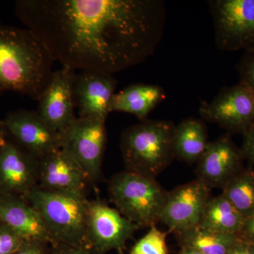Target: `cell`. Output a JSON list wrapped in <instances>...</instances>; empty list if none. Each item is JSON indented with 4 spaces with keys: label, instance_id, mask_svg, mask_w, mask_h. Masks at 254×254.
Returning <instances> with one entry per match:
<instances>
[{
    "label": "cell",
    "instance_id": "cell-9",
    "mask_svg": "<svg viewBox=\"0 0 254 254\" xmlns=\"http://www.w3.org/2000/svg\"><path fill=\"white\" fill-rule=\"evenodd\" d=\"M138 228L118 209L112 208L103 200H88L87 244L102 253L112 250L121 252Z\"/></svg>",
    "mask_w": 254,
    "mask_h": 254
},
{
    "label": "cell",
    "instance_id": "cell-20",
    "mask_svg": "<svg viewBox=\"0 0 254 254\" xmlns=\"http://www.w3.org/2000/svg\"><path fill=\"white\" fill-rule=\"evenodd\" d=\"M245 217L223 194L210 197L198 226L210 231L238 235Z\"/></svg>",
    "mask_w": 254,
    "mask_h": 254
},
{
    "label": "cell",
    "instance_id": "cell-26",
    "mask_svg": "<svg viewBox=\"0 0 254 254\" xmlns=\"http://www.w3.org/2000/svg\"><path fill=\"white\" fill-rule=\"evenodd\" d=\"M48 254H104L89 245H70L53 244L50 245Z\"/></svg>",
    "mask_w": 254,
    "mask_h": 254
},
{
    "label": "cell",
    "instance_id": "cell-30",
    "mask_svg": "<svg viewBox=\"0 0 254 254\" xmlns=\"http://www.w3.org/2000/svg\"><path fill=\"white\" fill-rule=\"evenodd\" d=\"M227 254H254V245L239 239Z\"/></svg>",
    "mask_w": 254,
    "mask_h": 254
},
{
    "label": "cell",
    "instance_id": "cell-13",
    "mask_svg": "<svg viewBox=\"0 0 254 254\" xmlns=\"http://www.w3.org/2000/svg\"><path fill=\"white\" fill-rule=\"evenodd\" d=\"M76 71L62 66L54 71L49 84L38 99L37 112L50 128L63 131L76 120L73 86Z\"/></svg>",
    "mask_w": 254,
    "mask_h": 254
},
{
    "label": "cell",
    "instance_id": "cell-17",
    "mask_svg": "<svg viewBox=\"0 0 254 254\" xmlns=\"http://www.w3.org/2000/svg\"><path fill=\"white\" fill-rule=\"evenodd\" d=\"M0 222L11 227L24 240H39L51 244L41 215L26 198L0 195Z\"/></svg>",
    "mask_w": 254,
    "mask_h": 254
},
{
    "label": "cell",
    "instance_id": "cell-29",
    "mask_svg": "<svg viewBox=\"0 0 254 254\" xmlns=\"http://www.w3.org/2000/svg\"><path fill=\"white\" fill-rule=\"evenodd\" d=\"M239 239L254 245V213L246 217L238 235Z\"/></svg>",
    "mask_w": 254,
    "mask_h": 254
},
{
    "label": "cell",
    "instance_id": "cell-1",
    "mask_svg": "<svg viewBox=\"0 0 254 254\" xmlns=\"http://www.w3.org/2000/svg\"><path fill=\"white\" fill-rule=\"evenodd\" d=\"M15 14L62 66L113 75L154 54L166 21L162 0H17Z\"/></svg>",
    "mask_w": 254,
    "mask_h": 254
},
{
    "label": "cell",
    "instance_id": "cell-21",
    "mask_svg": "<svg viewBox=\"0 0 254 254\" xmlns=\"http://www.w3.org/2000/svg\"><path fill=\"white\" fill-rule=\"evenodd\" d=\"M177 235L182 247L193 249L201 254H227L238 240L237 235L210 231L198 225Z\"/></svg>",
    "mask_w": 254,
    "mask_h": 254
},
{
    "label": "cell",
    "instance_id": "cell-12",
    "mask_svg": "<svg viewBox=\"0 0 254 254\" xmlns=\"http://www.w3.org/2000/svg\"><path fill=\"white\" fill-rule=\"evenodd\" d=\"M39 163L6 136L0 144V195L25 198L38 187Z\"/></svg>",
    "mask_w": 254,
    "mask_h": 254
},
{
    "label": "cell",
    "instance_id": "cell-14",
    "mask_svg": "<svg viewBox=\"0 0 254 254\" xmlns=\"http://www.w3.org/2000/svg\"><path fill=\"white\" fill-rule=\"evenodd\" d=\"M118 82L110 73L82 71L76 73L73 94L78 118L105 123Z\"/></svg>",
    "mask_w": 254,
    "mask_h": 254
},
{
    "label": "cell",
    "instance_id": "cell-31",
    "mask_svg": "<svg viewBox=\"0 0 254 254\" xmlns=\"http://www.w3.org/2000/svg\"><path fill=\"white\" fill-rule=\"evenodd\" d=\"M6 137V131H5L4 123L2 120H0V144L4 141Z\"/></svg>",
    "mask_w": 254,
    "mask_h": 254
},
{
    "label": "cell",
    "instance_id": "cell-15",
    "mask_svg": "<svg viewBox=\"0 0 254 254\" xmlns=\"http://www.w3.org/2000/svg\"><path fill=\"white\" fill-rule=\"evenodd\" d=\"M244 160L240 148L234 143L230 135H224L209 142L204 154L197 163L198 180L210 190L222 189L243 170Z\"/></svg>",
    "mask_w": 254,
    "mask_h": 254
},
{
    "label": "cell",
    "instance_id": "cell-11",
    "mask_svg": "<svg viewBox=\"0 0 254 254\" xmlns=\"http://www.w3.org/2000/svg\"><path fill=\"white\" fill-rule=\"evenodd\" d=\"M210 197V189L197 180L168 192L159 221L180 233L198 226Z\"/></svg>",
    "mask_w": 254,
    "mask_h": 254
},
{
    "label": "cell",
    "instance_id": "cell-2",
    "mask_svg": "<svg viewBox=\"0 0 254 254\" xmlns=\"http://www.w3.org/2000/svg\"><path fill=\"white\" fill-rule=\"evenodd\" d=\"M54 62L31 30L0 26V94L16 92L38 100L54 72Z\"/></svg>",
    "mask_w": 254,
    "mask_h": 254
},
{
    "label": "cell",
    "instance_id": "cell-16",
    "mask_svg": "<svg viewBox=\"0 0 254 254\" xmlns=\"http://www.w3.org/2000/svg\"><path fill=\"white\" fill-rule=\"evenodd\" d=\"M91 183L81 165L62 148L40 159L38 187L42 190L86 195Z\"/></svg>",
    "mask_w": 254,
    "mask_h": 254
},
{
    "label": "cell",
    "instance_id": "cell-7",
    "mask_svg": "<svg viewBox=\"0 0 254 254\" xmlns=\"http://www.w3.org/2000/svg\"><path fill=\"white\" fill-rule=\"evenodd\" d=\"M61 148L83 169L91 183L100 178L108 133L105 123L77 118L60 132Z\"/></svg>",
    "mask_w": 254,
    "mask_h": 254
},
{
    "label": "cell",
    "instance_id": "cell-8",
    "mask_svg": "<svg viewBox=\"0 0 254 254\" xmlns=\"http://www.w3.org/2000/svg\"><path fill=\"white\" fill-rule=\"evenodd\" d=\"M202 120L215 123L229 133L244 135L254 126V95L242 82L222 88L211 102L202 101Z\"/></svg>",
    "mask_w": 254,
    "mask_h": 254
},
{
    "label": "cell",
    "instance_id": "cell-10",
    "mask_svg": "<svg viewBox=\"0 0 254 254\" xmlns=\"http://www.w3.org/2000/svg\"><path fill=\"white\" fill-rule=\"evenodd\" d=\"M2 121L6 136L39 160L61 149L59 132L50 128L37 111L14 110Z\"/></svg>",
    "mask_w": 254,
    "mask_h": 254
},
{
    "label": "cell",
    "instance_id": "cell-27",
    "mask_svg": "<svg viewBox=\"0 0 254 254\" xmlns=\"http://www.w3.org/2000/svg\"><path fill=\"white\" fill-rule=\"evenodd\" d=\"M50 244L39 240H24L13 254H48Z\"/></svg>",
    "mask_w": 254,
    "mask_h": 254
},
{
    "label": "cell",
    "instance_id": "cell-18",
    "mask_svg": "<svg viewBox=\"0 0 254 254\" xmlns=\"http://www.w3.org/2000/svg\"><path fill=\"white\" fill-rule=\"evenodd\" d=\"M166 98L161 86L136 83L115 93L110 113L118 112L131 114L140 121L147 120L149 114Z\"/></svg>",
    "mask_w": 254,
    "mask_h": 254
},
{
    "label": "cell",
    "instance_id": "cell-32",
    "mask_svg": "<svg viewBox=\"0 0 254 254\" xmlns=\"http://www.w3.org/2000/svg\"><path fill=\"white\" fill-rule=\"evenodd\" d=\"M177 254H201L198 251L193 250V249L187 248V247H182V250Z\"/></svg>",
    "mask_w": 254,
    "mask_h": 254
},
{
    "label": "cell",
    "instance_id": "cell-3",
    "mask_svg": "<svg viewBox=\"0 0 254 254\" xmlns=\"http://www.w3.org/2000/svg\"><path fill=\"white\" fill-rule=\"evenodd\" d=\"M175 125L166 120H143L122 133L120 148L127 171L155 179L175 158Z\"/></svg>",
    "mask_w": 254,
    "mask_h": 254
},
{
    "label": "cell",
    "instance_id": "cell-23",
    "mask_svg": "<svg viewBox=\"0 0 254 254\" xmlns=\"http://www.w3.org/2000/svg\"><path fill=\"white\" fill-rule=\"evenodd\" d=\"M128 254H168L166 234L153 225L133 246Z\"/></svg>",
    "mask_w": 254,
    "mask_h": 254
},
{
    "label": "cell",
    "instance_id": "cell-25",
    "mask_svg": "<svg viewBox=\"0 0 254 254\" xmlns=\"http://www.w3.org/2000/svg\"><path fill=\"white\" fill-rule=\"evenodd\" d=\"M24 239L11 227L0 222V254H13Z\"/></svg>",
    "mask_w": 254,
    "mask_h": 254
},
{
    "label": "cell",
    "instance_id": "cell-6",
    "mask_svg": "<svg viewBox=\"0 0 254 254\" xmlns=\"http://www.w3.org/2000/svg\"><path fill=\"white\" fill-rule=\"evenodd\" d=\"M208 4L219 50L246 52L254 48V0H212Z\"/></svg>",
    "mask_w": 254,
    "mask_h": 254
},
{
    "label": "cell",
    "instance_id": "cell-28",
    "mask_svg": "<svg viewBox=\"0 0 254 254\" xmlns=\"http://www.w3.org/2000/svg\"><path fill=\"white\" fill-rule=\"evenodd\" d=\"M241 152L244 160L254 165V126L243 135Z\"/></svg>",
    "mask_w": 254,
    "mask_h": 254
},
{
    "label": "cell",
    "instance_id": "cell-22",
    "mask_svg": "<svg viewBox=\"0 0 254 254\" xmlns=\"http://www.w3.org/2000/svg\"><path fill=\"white\" fill-rule=\"evenodd\" d=\"M222 190L224 196L245 218L254 213V169L244 168Z\"/></svg>",
    "mask_w": 254,
    "mask_h": 254
},
{
    "label": "cell",
    "instance_id": "cell-24",
    "mask_svg": "<svg viewBox=\"0 0 254 254\" xmlns=\"http://www.w3.org/2000/svg\"><path fill=\"white\" fill-rule=\"evenodd\" d=\"M240 81L254 95V48L245 52L237 66Z\"/></svg>",
    "mask_w": 254,
    "mask_h": 254
},
{
    "label": "cell",
    "instance_id": "cell-5",
    "mask_svg": "<svg viewBox=\"0 0 254 254\" xmlns=\"http://www.w3.org/2000/svg\"><path fill=\"white\" fill-rule=\"evenodd\" d=\"M108 191L119 211L138 227L159 221L168 193L155 179L127 170L110 179Z\"/></svg>",
    "mask_w": 254,
    "mask_h": 254
},
{
    "label": "cell",
    "instance_id": "cell-19",
    "mask_svg": "<svg viewBox=\"0 0 254 254\" xmlns=\"http://www.w3.org/2000/svg\"><path fill=\"white\" fill-rule=\"evenodd\" d=\"M208 132L203 120L185 119L175 127L173 145L175 158L188 164L198 163L208 145Z\"/></svg>",
    "mask_w": 254,
    "mask_h": 254
},
{
    "label": "cell",
    "instance_id": "cell-4",
    "mask_svg": "<svg viewBox=\"0 0 254 254\" xmlns=\"http://www.w3.org/2000/svg\"><path fill=\"white\" fill-rule=\"evenodd\" d=\"M26 199L41 215L51 244L88 245L86 195L68 192L50 191L36 187Z\"/></svg>",
    "mask_w": 254,
    "mask_h": 254
}]
</instances>
